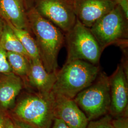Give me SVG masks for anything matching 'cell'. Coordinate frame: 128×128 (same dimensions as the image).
I'll list each match as a JSON object with an SVG mask.
<instances>
[{
    "instance_id": "obj_1",
    "label": "cell",
    "mask_w": 128,
    "mask_h": 128,
    "mask_svg": "<svg viewBox=\"0 0 128 128\" xmlns=\"http://www.w3.org/2000/svg\"><path fill=\"white\" fill-rule=\"evenodd\" d=\"M30 28L36 36L42 63L49 73L58 71V58L64 44L63 32L42 17L35 8L27 14Z\"/></svg>"
},
{
    "instance_id": "obj_2",
    "label": "cell",
    "mask_w": 128,
    "mask_h": 128,
    "mask_svg": "<svg viewBox=\"0 0 128 128\" xmlns=\"http://www.w3.org/2000/svg\"><path fill=\"white\" fill-rule=\"evenodd\" d=\"M100 72L98 65L84 60L66 61L62 68L56 72L51 92L74 99L96 80Z\"/></svg>"
},
{
    "instance_id": "obj_3",
    "label": "cell",
    "mask_w": 128,
    "mask_h": 128,
    "mask_svg": "<svg viewBox=\"0 0 128 128\" xmlns=\"http://www.w3.org/2000/svg\"><path fill=\"white\" fill-rule=\"evenodd\" d=\"M128 20L118 5L92 27V33L102 50L112 44L122 47L128 45Z\"/></svg>"
},
{
    "instance_id": "obj_4",
    "label": "cell",
    "mask_w": 128,
    "mask_h": 128,
    "mask_svg": "<svg viewBox=\"0 0 128 128\" xmlns=\"http://www.w3.org/2000/svg\"><path fill=\"white\" fill-rule=\"evenodd\" d=\"M89 121L106 114L110 104L109 77L100 72L96 80L73 99Z\"/></svg>"
},
{
    "instance_id": "obj_5",
    "label": "cell",
    "mask_w": 128,
    "mask_h": 128,
    "mask_svg": "<svg viewBox=\"0 0 128 128\" xmlns=\"http://www.w3.org/2000/svg\"><path fill=\"white\" fill-rule=\"evenodd\" d=\"M53 95H28L18 102L14 110L17 119L30 124L36 128H50L54 116Z\"/></svg>"
},
{
    "instance_id": "obj_6",
    "label": "cell",
    "mask_w": 128,
    "mask_h": 128,
    "mask_svg": "<svg viewBox=\"0 0 128 128\" xmlns=\"http://www.w3.org/2000/svg\"><path fill=\"white\" fill-rule=\"evenodd\" d=\"M68 56L66 61L82 60L98 65L102 51L89 28L78 19L66 33Z\"/></svg>"
},
{
    "instance_id": "obj_7",
    "label": "cell",
    "mask_w": 128,
    "mask_h": 128,
    "mask_svg": "<svg viewBox=\"0 0 128 128\" xmlns=\"http://www.w3.org/2000/svg\"><path fill=\"white\" fill-rule=\"evenodd\" d=\"M34 8L42 17L66 33L76 21L73 4L66 0H37Z\"/></svg>"
},
{
    "instance_id": "obj_8",
    "label": "cell",
    "mask_w": 128,
    "mask_h": 128,
    "mask_svg": "<svg viewBox=\"0 0 128 128\" xmlns=\"http://www.w3.org/2000/svg\"><path fill=\"white\" fill-rule=\"evenodd\" d=\"M109 81L110 115L116 117L126 116L128 109V79L122 64L118 65L114 73L109 77Z\"/></svg>"
},
{
    "instance_id": "obj_9",
    "label": "cell",
    "mask_w": 128,
    "mask_h": 128,
    "mask_svg": "<svg viewBox=\"0 0 128 128\" xmlns=\"http://www.w3.org/2000/svg\"><path fill=\"white\" fill-rule=\"evenodd\" d=\"M117 5L115 0H75L73 7L76 18L90 28Z\"/></svg>"
},
{
    "instance_id": "obj_10",
    "label": "cell",
    "mask_w": 128,
    "mask_h": 128,
    "mask_svg": "<svg viewBox=\"0 0 128 128\" xmlns=\"http://www.w3.org/2000/svg\"><path fill=\"white\" fill-rule=\"evenodd\" d=\"M53 95L54 118L61 120L70 128L86 127L89 120L73 99L60 95Z\"/></svg>"
},
{
    "instance_id": "obj_11",
    "label": "cell",
    "mask_w": 128,
    "mask_h": 128,
    "mask_svg": "<svg viewBox=\"0 0 128 128\" xmlns=\"http://www.w3.org/2000/svg\"><path fill=\"white\" fill-rule=\"evenodd\" d=\"M56 73H48L40 59L30 60L27 78L31 86L42 94H50L56 80Z\"/></svg>"
},
{
    "instance_id": "obj_12",
    "label": "cell",
    "mask_w": 128,
    "mask_h": 128,
    "mask_svg": "<svg viewBox=\"0 0 128 128\" xmlns=\"http://www.w3.org/2000/svg\"><path fill=\"white\" fill-rule=\"evenodd\" d=\"M22 87V79L12 72L0 74V106L4 109L13 106Z\"/></svg>"
},
{
    "instance_id": "obj_13",
    "label": "cell",
    "mask_w": 128,
    "mask_h": 128,
    "mask_svg": "<svg viewBox=\"0 0 128 128\" xmlns=\"http://www.w3.org/2000/svg\"><path fill=\"white\" fill-rule=\"evenodd\" d=\"M0 14L15 27L27 30L30 28L23 0H0Z\"/></svg>"
},
{
    "instance_id": "obj_14",
    "label": "cell",
    "mask_w": 128,
    "mask_h": 128,
    "mask_svg": "<svg viewBox=\"0 0 128 128\" xmlns=\"http://www.w3.org/2000/svg\"><path fill=\"white\" fill-rule=\"evenodd\" d=\"M0 46L6 52L18 53L30 58L18 38L8 23H4L0 38Z\"/></svg>"
},
{
    "instance_id": "obj_15",
    "label": "cell",
    "mask_w": 128,
    "mask_h": 128,
    "mask_svg": "<svg viewBox=\"0 0 128 128\" xmlns=\"http://www.w3.org/2000/svg\"><path fill=\"white\" fill-rule=\"evenodd\" d=\"M7 23L18 38L30 60H41L39 50L36 40H34L28 30L18 28L14 27L10 23Z\"/></svg>"
},
{
    "instance_id": "obj_16",
    "label": "cell",
    "mask_w": 128,
    "mask_h": 128,
    "mask_svg": "<svg viewBox=\"0 0 128 128\" xmlns=\"http://www.w3.org/2000/svg\"><path fill=\"white\" fill-rule=\"evenodd\" d=\"M7 60L12 72L20 77H27L30 59L18 53L7 52Z\"/></svg>"
},
{
    "instance_id": "obj_17",
    "label": "cell",
    "mask_w": 128,
    "mask_h": 128,
    "mask_svg": "<svg viewBox=\"0 0 128 128\" xmlns=\"http://www.w3.org/2000/svg\"><path fill=\"white\" fill-rule=\"evenodd\" d=\"M112 118L110 114H105L98 120L89 121L85 128H112Z\"/></svg>"
},
{
    "instance_id": "obj_18",
    "label": "cell",
    "mask_w": 128,
    "mask_h": 128,
    "mask_svg": "<svg viewBox=\"0 0 128 128\" xmlns=\"http://www.w3.org/2000/svg\"><path fill=\"white\" fill-rule=\"evenodd\" d=\"M12 72L7 57V52L0 46V74Z\"/></svg>"
},
{
    "instance_id": "obj_19",
    "label": "cell",
    "mask_w": 128,
    "mask_h": 128,
    "mask_svg": "<svg viewBox=\"0 0 128 128\" xmlns=\"http://www.w3.org/2000/svg\"><path fill=\"white\" fill-rule=\"evenodd\" d=\"M116 120H112V125L114 128H128L127 119L124 118V116L117 117Z\"/></svg>"
},
{
    "instance_id": "obj_20",
    "label": "cell",
    "mask_w": 128,
    "mask_h": 128,
    "mask_svg": "<svg viewBox=\"0 0 128 128\" xmlns=\"http://www.w3.org/2000/svg\"><path fill=\"white\" fill-rule=\"evenodd\" d=\"M13 122L15 128H36L32 125L19 119H14Z\"/></svg>"
},
{
    "instance_id": "obj_21",
    "label": "cell",
    "mask_w": 128,
    "mask_h": 128,
    "mask_svg": "<svg viewBox=\"0 0 128 128\" xmlns=\"http://www.w3.org/2000/svg\"><path fill=\"white\" fill-rule=\"evenodd\" d=\"M124 12L126 17L128 18V0H115Z\"/></svg>"
},
{
    "instance_id": "obj_22",
    "label": "cell",
    "mask_w": 128,
    "mask_h": 128,
    "mask_svg": "<svg viewBox=\"0 0 128 128\" xmlns=\"http://www.w3.org/2000/svg\"><path fill=\"white\" fill-rule=\"evenodd\" d=\"M52 128H70L60 119L55 118L53 122Z\"/></svg>"
},
{
    "instance_id": "obj_23",
    "label": "cell",
    "mask_w": 128,
    "mask_h": 128,
    "mask_svg": "<svg viewBox=\"0 0 128 128\" xmlns=\"http://www.w3.org/2000/svg\"><path fill=\"white\" fill-rule=\"evenodd\" d=\"M4 126L5 128H15L13 121L7 117H5Z\"/></svg>"
},
{
    "instance_id": "obj_24",
    "label": "cell",
    "mask_w": 128,
    "mask_h": 128,
    "mask_svg": "<svg viewBox=\"0 0 128 128\" xmlns=\"http://www.w3.org/2000/svg\"><path fill=\"white\" fill-rule=\"evenodd\" d=\"M4 120V116L0 112V128H5Z\"/></svg>"
},
{
    "instance_id": "obj_25",
    "label": "cell",
    "mask_w": 128,
    "mask_h": 128,
    "mask_svg": "<svg viewBox=\"0 0 128 128\" xmlns=\"http://www.w3.org/2000/svg\"><path fill=\"white\" fill-rule=\"evenodd\" d=\"M4 25V22L2 21V20L1 18H0V38L1 37Z\"/></svg>"
},
{
    "instance_id": "obj_26",
    "label": "cell",
    "mask_w": 128,
    "mask_h": 128,
    "mask_svg": "<svg viewBox=\"0 0 128 128\" xmlns=\"http://www.w3.org/2000/svg\"><path fill=\"white\" fill-rule=\"evenodd\" d=\"M67 0L68 2H71V3H72V4H73L75 0Z\"/></svg>"
},
{
    "instance_id": "obj_27",
    "label": "cell",
    "mask_w": 128,
    "mask_h": 128,
    "mask_svg": "<svg viewBox=\"0 0 128 128\" xmlns=\"http://www.w3.org/2000/svg\"><path fill=\"white\" fill-rule=\"evenodd\" d=\"M114 128V127H113V128Z\"/></svg>"
}]
</instances>
